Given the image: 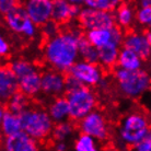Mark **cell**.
<instances>
[{
  "label": "cell",
  "mask_w": 151,
  "mask_h": 151,
  "mask_svg": "<svg viewBox=\"0 0 151 151\" xmlns=\"http://www.w3.org/2000/svg\"><path fill=\"white\" fill-rule=\"evenodd\" d=\"M82 34L79 31L59 32L47 38L44 46L46 63L57 71L67 72L79 58V41Z\"/></svg>",
  "instance_id": "1"
},
{
  "label": "cell",
  "mask_w": 151,
  "mask_h": 151,
  "mask_svg": "<svg viewBox=\"0 0 151 151\" xmlns=\"http://www.w3.org/2000/svg\"><path fill=\"white\" fill-rule=\"evenodd\" d=\"M114 78L119 92L129 99L140 98L150 88V77L142 69L126 70L117 67L114 72Z\"/></svg>",
  "instance_id": "2"
},
{
  "label": "cell",
  "mask_w": 151,
  "mask_h": 151,
  "mask_svg": "<svg viewBox=\"0 0 151 151\" xmlns=\"http://www.w3.org/2000/svg\"><path fill=\"white\" fill-rule=\"evenodd\" d=\"M22 130L35 140H44L50 135L54 127L48 112L42 109H27L19 115Z\"/></svg>",
  "instance_id": "3"
},
{
  "label": "cell",
  "mask_w": 151,
  "mask_h": 151,
  "mask_svg": "<svg viewBox=\"0 0 151 151\" xmlns=\"http://www.w3.org/2000/svg\"><path fill=\"white\" fill-rule=\"evenodd\" d=\"M150 132L149 119L144 113L134 112L124 117L122 121L118 137L125 146L134 147L135 145Z\"/></svg>",
  "instance_id": "4"
},
{
  "label": "cell",
  "mask_w": 151,
  "mask_h": 151,
  "mask_svg": "<svg viewBox=\"0 0 151 151\" xmlns=\"http://www.w3.org/2000/svg\"><path fill=\"white\" fill-rule=\"evenodd\" d=\"M66 99L69 106V118L76 122H79L91 111L95 110L98 104L95 94L86 86L67 92Z\"/></svg>",
  "instance_id": "5"
},
{
  "label": "cell",
  "mask_w": 151,
  "mask_h": 151,
  "mask_svg": "<svg viewBox=\"0 0 151 151\" xmlns=\"http://www.w3.org/2000/svg\"><path fill=\"white\" fill-rule=\"evenodd\" d=\"M4 22L7 27L17 34L27 38H33L37 33V25L31 21L22 4L15 6L12 10L4 14Z\"/></svg>",
  "instance_id": "6"
},
{
  "label": "cell",
  "mask_w": 151,
  "mask_h": 151,
  "mask_svg": "<svg viewBox=\"0 0 151 151\" xmlns=\"http://www.w3.org/2000/svg\"><path fill=\"white\" fill-rule=\"evenodd\" d=\"M79 129L82 134H87L98 141H105L110 135V126L104 114L96 110L91 111L80 119Z\"/></svg>",
  "instance_id": "7"
},
{
  "label": "cell",
  "mask_w": 151,
  "mask_h": 151,
  "mask_svg": "<svg viewBox=\"0 0 151 151\" xmlns=\"http://www.w3.org/2000/svg\"><path fill=\"white\" fill-rule=\"evenodd\" d=\"M78 20L83 30H94V29H105L113 27L115 24V19L112 11L98 10L92 8L84 7L80 9Z\"/></svg>",
  "instance_id": "8"
},
{
  "label": "cell",
  "mask_w": 151,
  "mask_h": 151,
  "mask_svg": "<svg viewBox=\"0 0 151 151\" xmlns=\"http://www.w3.org/2000/svg\"><path fill=\"white\" fill-rule=\"evenodd\" d=\"M67 72L86 87L98 86L103 78V70L98 64L89 63L83 59L76 61Z\"/></svg>",
  "instance_id": "9"
},
{
  "label": "cell",
  "mask_w": 151,
  "mask_h": 151,
  "mask_svg": "<svg viewBox=\"0 0 151 151\" xmlns=\"http://www.w3.org/2000/svg\"><path fill=\"white\" fill-rule=\"evenodd\" d=\"M84 37L87 41L96 48L109 44L115 43L117 45H122L124 38V33L121 27L114 25L113 27H105V29H94V30L87 31Z\"/></svg>",
  "instance_id": "10"
},
{
  "label": "cell",
  "mask_w": 151,
  "mask_h": 151,
  "mask_svg": "<svg viewBox=\"0 0 151 151\" xmlns=\"http://www.w3.org/2000/svg\"><path fill=\"white\" fill-rule=\"evenodd\" d=\"M123 47L128 48L138 54L142 59H147L151 53V34L148 31L146 33L132 32L123 38Z\"/></svg>",
  "instance_id": "11"
},
{
  "label": "cell",
  "mask_w": 151,
  "mask_h": 151,
  "mask_svg": "<svg viewBox=\"0 0 151 151\" xmlns=\"http://www.w3.org/2000/svg\"><path fill=\"white\" fill-rule=\"evenodd\" d=\"M22 6L31 21L37 27L50 19L53 0H24Z\"/></svg>",
  "instance_id": "12"
},
{
  "label": "cell",
  "mask_w": 151,
  "mask_h": 151,
  "mask_svg": "<svg viewBox=\"0 0 151 151\" xmlns=\"http://www.w3.org/2000/svg\"><path fill=\"white\" fill-rule=\"evenodd\" d=\"M41 91L49 96L65 93V76L57 70H48L41 75Z\"/></svg>",
  "instance_id": "13"
},
{
  "label": "cell",
  "mask_w": 151,
  "mask_h": 151,
  "mask_svg": "<svg viewBox=\"0 0 151 151\" xmlns=\"http://www.w3.org/2000/svg\"><path fill=\"white\" fill-rule=\"evenodd\" d=\"M2 145L4 149L7 151H35L38 149L37 140L29 136L23 130L6 137Z\"/></svg>",
  "instance_id": "14"
},
{
  "label": "cell",
  "mask_w": 151,
  "mask_h": 151,
  "mask_svg": "<svg viewBox=\"0 0 151 151\" xmlns=\"http://www.w3.org/2000/svg\"><path fill=\"white\" fill-rule=\"evenodd\" d=\"M80 6L70 4L67 0H53L50 19L58 24H63L78 17Z\"/></svg>",
  "instance_id": "15"
},
{
  "label": "cell",
  "mask_w": 151,
  "mask_h": 151,
  "mask_svg": "<svg viewBox=\"0 0 151 151\" xmlns=\"http://www.w3.org/2000/svg\"><path fill=\"white\" fill-rule=\"evenodd\" d=\"M17 91H19V87L14 73L7 66H0V101H8Z\"/></svg>",
  "instance_id": "16"
},
{
  "label": "cell",
  "mask_w": 151,
  "mask_h": 151,
  "mask_svg": "<svg viewBox=\"0 0 151 151\" xmlns=\"http://www.w3.org/2000/svg\"><path fill=\"white\" fill-rule=\"evenodd\" d=\"M19 91L29 98L36 96L41 92V73L37 69L18 78Z\"/></svg>",
  "instance_id": "17"
},
{
  "label": "cell",
  "mask_w": 151,
  "mask_h": 151,
  "mask_svg": "<svg viewBox=\"0 0 151 151\" xmlns=\"http://www.w3.org/2000/svg\"><path fill=\"white\" fill-rule=\"evenodd\" d=\"M142 64H144V59L135 52L125 47L119 49L116 63L119 68L126 69V70H138V69H141Z\"/></svg>",
  "instance_id": "18"
},
{
  "label": "cell",
  "mask_w": 151,
  "mask_h": 151,
  "mask_svg": "<svg viewBox=\"0 0 151 151\" xmlns=\"http://www.w3.org/2000/svg\"><path fill=\"white\" fill-rule=\"evenodd\" d=\"M119 53V45L109 43L98 48V63L104 68L111 69L116 66L117 57Z\"/></svg>",
  "instance_id": "19"
},
{
  "label": "cell",
  "mask_w": 151,
  "mask_h": 151,
  "mask_svg": "<svg viewBox=\"0 0 151 151\" xmlns=\"http://www.w3.org/2000/svg\"><path fill=\"white\" fill-rule=\"evenodd\" d=\"M48 115L54 122V124L67 121L69 118V106L67 99L60 95L57 96L49 105Z\"/></svg>",
  "instance_id": "20"
},
{
  "label": "cell",
  "mask_w": 151,
  "mask_h": 151,
  "mask_svg": "<svg viewBox=\"0 0 151 151\" xmlns=\"http://www.w3.org/2000/svg\"><path fill=\"white\" fill-rule=\"evenodd\" d=\"M0 130L4 137L11 136L13 134L22 130L21 119L18 114H14L10 111H6L2 119L0 122Z\"/></svg>",
  "instance_id": "21"
},
{
  "label": "cell",
  "mask_w": 151,
  "mask_h": 151,
  "mask_svg": "<svg viewBox=\"0 0 151 151\" xmlns=\"http://www.w3.org/2000/svg\"><path fill=\"white\" fill-rule=\"evenodd\" d=\"M115 10V24H117L121 29H128L132 27L135 21V11L132 6L127 4H121Z\"/></svg>",
  "instance_id": "22"
},
{
  "label": "cell",
  "mask_w": 151,
  "mask_h": 151,
  "mask_svg": "<svg viewBox=\"0 0 151 151\" xmlns=\"http://www.w3.org/2000/svg\"><path fill=\"white\" fill-rule=\"evenodd\" d=\"M75 132V127L73 125L68 121L59 122L56 123V125H54L53 129L50 135L53 137L54 141H67L72 137Z\"/></svg>",
  "instance_id": "23"
},
{
  "label": "cell",
  "mask_w": 151,
  "mask_h": 151,
  "mask_svg": "<svg viewBox=\"0 0 151 151\" xmlns=\"http://www.w3.org/2000/svg\"><path fill=\"white\" fill-rule=\"evenodd\" d=\"M7 103L8 111H10L14 114H18V115H20L23 111H25L27 109L30 107L29 96L23 94L20 91H17L14 94H12L10 98L8 99Z\"/></svg>",
  "instance_id": "24"
},
{
  "label": "cell",
  "mask_w": 151,
  "mask_h": 151,
  "mask_svg": "<svg viewBox=\"0 0 151 151\" xmlns=\"http://www.w3.org/2000/svg\"><path fill=\"white\" fill-rule=\"evenodd\" d=\"M79 56L83 60L98 64V48L91 45L83 35L79 41Z\"/></svg>",
  "instance_id": "25"
},
{
  "label": "cell",
  "mask_w": 151,
  "mask_h": 151,
  "mask_svg": "<svg viewBox=\"0 0 151 151\" xmlns=\"http://www.w3.org/2000/svg\"><path fill=\"white\" fill-rule=\"evenodd\" d=\"M99 149L98 140L87 134L79 135L75 141V150L77 151H96Z\"/></svg>",
  "instance_id": "26"
},
{
  "label": "cell",
  "mask_w": 151,
  "mask_h": 151,
  "mask_svg": "<svg viewBox=\"0 0 151 151\" xmlns=\"http://www.w3.org/2000/svg\"><path fill=\"white\" fill-rule=\"evenodd\" d=\"M122 2L123 0H83L86 7L106 11H114Z\"/></svg>",
  "instance_id": "27"
},
{
  "label": "cell",
  "mask_w": 151,
  "mask_h": 151,
  "mask_svg": "<svg viewBox=\"0 0 151 151\" xmlns=\"http://www.w3.org/2000/svg\"><path fill=\"white\" fill-rule=\"evenodd\" d=\"M9 68L11 69L12 72L14 73V76L17 77V79L22 77V76L27 75L29 72L33 71L34 69H36L33 64H31L30 61L24 60V59H15L10 64Z\"/></svg>",
  "instance_id": "28"
},
{
  "label": "cell",
  "mask_w": 151,
  "mask_h": 151,
  "mask_svg": "<svg viewBox=\"0 0 151 151\" xmlns=\"http://www.w3.org/2000/svg\"><path fill=\"white\" fill-rule=\"evenodd\" d=\"M135 20L140 25L146 27H149L151 25V7L141 8L135 13Z\"/></svg>",
  "instance_id": "29"
},
{
  "label": "cell",
  "mask_w": 151,
  "mask_h": 151,
  "mask_svg": "<svg viewBox=\"0 0 151 151\" xmlns=\"http://www.w3.org/2000/svg\"><path fill=\"white\" fill-rule=\"evenodd\" d=\"M41 27H42V33H43V35L46 38L53 37V36H55V35L58 34L60 32L59 31V24L52 19H49L48 21L43 23Z\"/></svg>",
  "instance_id": "30"
},
{
  "label": "cell",
  "mask_w": 151,
  "mask_h": 151,
  "mask_svg": "<svg viewBox=\"0 0 151 151\" xmlns=\"http://www.w3.org/2000/svg\"><path fill=\"white\" fill-rule=\"evenodd\" d=\"M83 84L80 82L79 80H77L75 77L68 75L67 77H65V92H70V91H73L78 88L82 87Z\"/></svg>",
  "instance_id": "31"
},
{
  "label": "cell",
  "mask_w": 151,
  "mask_h": 151,
  "mask_svg": "<svg viewBox=\"0 0 151 151\" xmlns=\"http://www.w3.org/2000/svg\"><path fill=\"white\" fill-rule=\"evenodd\" d=\"M135 150L137 151H150L151 150V135L150 132L145 136L141 140H139L135 146Z\"/></svg>",
  "instance_id": "32"
},
{
  "label": "cell",
  "mask_w": 151,
  "mask_h": 151,
  "mask_svg": "<svg viewBox=\"0 0 151 151\" xmlns=\"http://www.w3.org/2000/svg\"><path fill=\"white\" fill-rule=\"evenodd\" d=\"M17 6V0H0V14H7Z\"/></svg>",
  "instance_id": "33"
},
{
  "label": "cell",
  "mask_w": 151,
  "mask_h": 151,
  "mask_svg": "<svg viewBox=\"0 0 151 151\" xmlns=\"http://www.w3.org/2000/svg\"><path fill=\"white\" fill-rule=\"evenodd\" d=\"M10 52V45L6 38L0 34V57H6Z\"/></svg>",
  "instance_id": "34"
},
{
  "label": "cell",
  "mask_w": 151,
  "mask_h": 151,
  "mask_svg": "<svg viewBox=\"0 0 151 151\" xmlns=\"http://www.w3.org/2000/svg\"><path fill=\"white\" fill-rule=\"evenodd\" d=\"M55 150L57 151H66L68 149V146L65 141H56L55 142Z\"/></svg>",
  "instance_id": "35"
},
{
  "label": "cell",
  "mask_w": 151,
  "mask_h": 151,
  "mask_svg": "<svg viewBox=\"0 0 151 151\" xmlns=\"http://www.w3.org/2000/svg\"><path fill=\"white\" fill-rule=\"evenodd\" d=\"M139 6L141 8L151 7V0H139Z\"/></svg>",
  "instance_id": "36"
},
{
  "label": "cell",
  "mask_w": 151,
  "mask_h": 151,
  "mask_svg": "<svg viewBox=\"0 0 151 151\" xmlns=\"http://www.w3.org/2000/svg\"><path fill=\"white\" fill-rule=\"evenodd\" d=\"M70 4H75V6H81L83 4V0H67Z\"/></svg>",
  "instance_id": "37"
},
{
  "label": "cell",
  "mask_w": 151,
  "mask_h": 151,
  "mask_svg": "<svg viewBox=\"0 0 151 151\" xmlns=\"http://www.w3.org/2000/svg\"><path fill=\"white\" fill-rule=\"evenodd\" d=\"M4 113H6V110H4L2 106H0V122H1V119H2Z\"/></svg>",
  "instance_id": "38"
},
{
  "label": "cell",
  "mask_w": 151,
  "mask_h": 151,
  "mask_svg": "<svg viewBox=\"0 0 151 151\" xmlns=\"http://www.w3.org/2000/svg\"><path fill=\"white\" fill-rule=\"evenodd\" d=\"M1 137H2V134H1V130H0V141H1Z\"/></svg>",
  "instance_id": "39"
}]
</instances>
